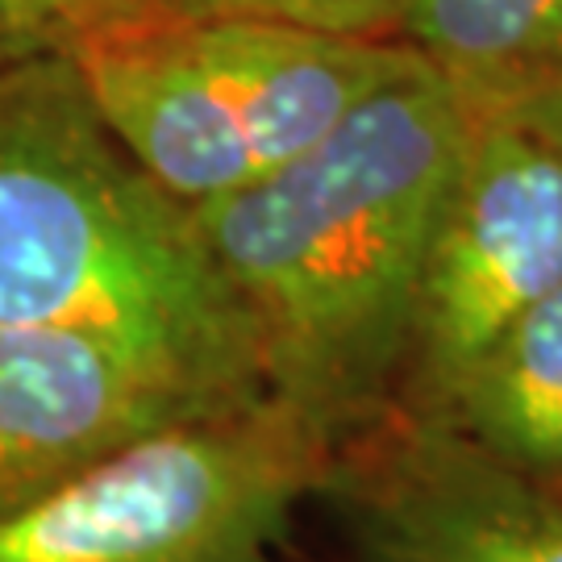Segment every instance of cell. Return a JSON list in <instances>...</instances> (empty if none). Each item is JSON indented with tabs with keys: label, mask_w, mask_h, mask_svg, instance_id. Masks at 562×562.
Returning <instances> with one entry per match:
<instances>
[{
	"label": "cell",
	"mask_w": 562,
	"mask_h": 562,
	"mask_svg": "<svg viewBox=\"0 0 562 562\" xmlns=\"http://www.w3.org/2000/svg\"><path fill=\"white\" fill-rule=\"evenodd\" d=\"M0 325L92 338L213 404L267 396L192 204L142 171L55 50L0 63Z\"/></svg>",
	"instance_id": "2"
},
{
	"label": "cell",
	"mask_w": 562,
	"mask_h": 562,
	"mask_svg": "<svg viewBox=\"0 0 562 562\" xmlns=\"http://www.w3.org/2000/svg\"><path fill=\"white\" fill-rule=\"evenodd\" d=\"M322 501L355 562H562V487L404 413L341 442Z\"/></svg>",
	"instance_id": "6"
},
{
	"label": "cell",
	"mask_w": 562,
	"mask_h": 562,
	"mask_svg": "<svg viewBox=\"0 0 562 562\" xmlns=\"http://www.w3.org/2000/svg\"><path fill=\"white\" fill-rule=\"evenodd\" d=\"M396 38L462 117L562 109V0H401Z\"/></svg>",
	"instance_id": "8"
},
{
	"label": "cell",
	"mask_w": 562,
	"mask_h": 562,
	"mask_svg": "<svg viewBox=\"0 0 562 562\" xmlns=\"http://www.w3.org/2000/svg\"><path fill=\"white\" fill-rule=\"evenodd\" d=\"M259 401V396H255ZM213 404L101 341L0 325V521Z\"/></svg>",
	"instance_id": "7"
},
{
	"label": "cell",
	"mask_w": 562,
	"mask_h": 562,
	"mask_svg": "<svg viewBox=\"0 0 562 562\" xmlns=\"http://www.w3.org/2000/svg\"><path fill=\"white\" fill-rule=\"evenodd\" d=\"M434 422L525 475L562 487V283L462 371Z\"/></svg>",
	"instance_id": "9"
},
{
	"label": "cell",
	"mask_w": 562,
	"mask_h": 562,
	"mask_svg": "<svg viewBox=\"0 0 562 562\" xmlns=\"http://www.w3.org/2000/svg\"><path fill=\"white\" fill-rule=\"evenodd\" d=\"M21 55L67 50L76 42L159 18V0H4Z\"/></svg>",
	"instance_id": "11"
},
{
	"label": "cell",
	"mask_w": 562,
	"mask_h": 562,
	"mask_svg": "<svg viewBox=\"0 0 562 562\" xmlns=\"http://www.w3.org/2000/svg\"><path fill=\"white\" fill-rule=\"evenodd\" d=\"M225 18V21H267L292 25L334 38H375L401 42V0H159V18Z\"/></svg>",
	"instance_id": "10"
},
{
	"label": "cell",
	"mask_w": 562,
	"mask_h": 562,
	"mask_svg": "<svg viewBox=\"0 0 562 562\" xmlns=\"http://www.w3.org/2000/svg\"><path fill=\"white\" fill-rule=\"evenodd\" d=\"M341 438L276 396L162 425L0 521V562H276Z\"/></svg>",
	"instance_id": "4"
},
{
	"label": "cell",
	"mask_w": 562,
	"mask_h": 562,
	"mask_svg": "<svg viewBox=\"0 0 562 562\" xmlns=\"http://www.w3.org/2000/svg\"><path fill=\"white\" fill-rule=\"evenodd\" d=\"M59 55L109 134L183 204L276 176L383 88L425 71L404 42L225 18L138 21Z\"/></svg>",
	"instance_id": "3"
},
{
	"label": "cell",
	"mask_w": 562,
	"mask_h": 562,
	"mask_svg": "<svg viewBox=\"0 0 562 562\" xmlns=\"http://www.w3.org/2000/svg\"><path fill=\"white\" fill-rule=\"evenodd\" d=\"M562 283V109L467 117L392 413L434 417L462 371Z\"/></svg>",
	"instance_id": "5"
},
{
	"label": "cell",
	"mask_w": 562,
	"mask_h": 562,
	"mask_svg": "<svg viewBox=\"0 0 562 562\" xmlns=\"http://www.w3.org/2000/svg\"><path fill=\"white\" fill-rule=\"evenodd\" d=\"M462 134V109L425 67L276 176L192 204L267 396L341 442L392 413Z\"/></svg>",
	"instance_id": "1"
},
{
	"label": "cell",
	"mask_w": 562,
	"mask_h": 562,
	"mask_svg": "<svg viewBox=\"0 0 562 562\" xmlns=\"http://www.w3.org/2000/svg\"><path fill=\"white\" fill-rule=\"evenodd\" d=\"M9 59H21V50H18V38H13V25H9V9L0 0V63Z\"/></svg>",
	"instance_id": "12"
}]
</instances>
